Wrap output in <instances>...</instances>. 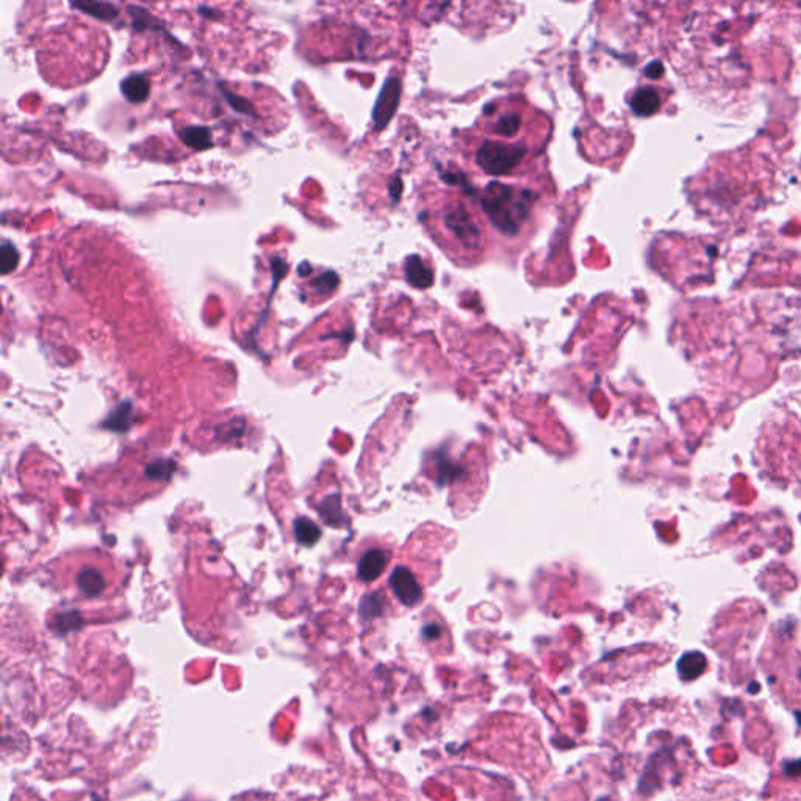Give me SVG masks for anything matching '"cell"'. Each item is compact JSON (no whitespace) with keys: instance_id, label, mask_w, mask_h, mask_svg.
Masks as SVG:
<instances>
[{"instance_id":"9","label":"cell","mask_w":801,"mask_h":801,"mask_svg":"<svg viewBox=\"0 0 801 801\" xmlns=\"http://www.w3.org/2000/svg\"><path fill=\"white\" fill-rule=\"evenodd\" d=\"M121 91L129 102L141 104L149 97L151 83L148 80V77H144L141 74H132L129 75L127 79L122 80Z\"/></svg>"},{"instance_id":"3","label":"cell","mask_w":801,"mask_h":801,"mask_svg":"<svg viewBox=\"0 0 801 801\" xmlns=\"http://www.w3.org/2000/svg\"><path fill=\"white\" fill-rule=\"evenodd\" d=\"M443 222L446 230L456 238L462 248L473 251L481 246V229L464 205L457 204L446 210L443 214Z\"/></svg>"},{"instance_id":"23","label":"cell","mask_w":801,"mask_h":801,"mask_svg":"<svg viewBox=\"0 0 801 801\" xmlns=\"http://www.w3.org/2000/svg\"><path fill=\"white\" fill-rule=\"evenodd\" d=\"M423 634H425V637H426V638H429V641H430V638H437V637H440V634H442V629H440V628H438L437 625H429V626H426V628H425V631H423Z\"/></svg>"},{"instance_id":"18","label":"cell","mask_w":801,"mask_h":801,"mask_svg":"<svg viewBox=\"0 0 801 801\" xmlns=\"http://www.w3.org/2000/svg\"><path fill=\"white\" fill-rule=\"evenodd\" d=\"M495 134L504 138H512L518 134L521 126V116L518 113H504L498 116V119L493 124Z\"/></svg>"},{"instance_id":"2","label":"cell","mask_w":801,"mask_h":801,"mask_svg":"<svg viewBox=\"0 0 801 801\" xmlns=\"http://www.w3.org/2000/svg\"><path fill=\"white\" fill-rule=\"evenodd\" d=\"M526 149L501 141H484L476 152V163L485 174L506 175L525 158Z\"/></svg>"},{"instance_id":"21","label":"cell","mask_w":801,"mask_h":801,"mask_svg":"<svg viewBox=\"0 0 801 801\" xmlns=\"http://www.w3.org/2000/svg\"><path fill=\"white\" fill-rule=\"evenodd\" d=\"M175 464L173 460H156L146 469V474L152 481H166L174 473Z\"/></svg>"},{"instance_id":"15","label":"cell","mask_w":801,"mask_h":801,"mask_svg":"<svg viewBox=\"0 0 801 801\" xmlns=\"http://www.w3.org/2000/svg\"><path fill=\"white\" fill-rule=\"evenodd\" d=\"M385 607H387V599H385L383 593H371V595H366L360 601V617L361 620H373L376 617H381Z\"/></svg>"},{"instance_id":"5","label":"cell","mask_w":801,"mask_h":801,"mask_svg":"<svg viewBox=\"0 0 801 801\" xmlns=\"http://www.w3.org/2000/svg\"><path fill=\"white\" fill-rule=\"evenodd\" d=\"M400 97V82L391 77L385 82L379 100L374 107V122L377 129H383L395 114Z\"/></svg>"},{"instance_id":"17","label":"cell","mask_w":801,"mask_h":801,"mask_svg":"<svg viewBox=\"0 0 801 801\" xmlns=\"http://www.w3.org/2000/svg\"><path fill=\"white\" fill-rule=\"evenodd\" d=\"M75 9L82 10L83 13L89 14V16L100 19V21H111L118 16V9L111 4L107 2H85V4H72Z\"/></svg>"},{"instance_id":"22","label":"cell","mask_w":801,"mask_h":801,"mask_svg":"<svg viewBox=\"0 0 801 801\" xmlns=\"http://www.w3.org/2000/svg\"><path fill=\"white\" fill-rule=\"evenodd\" d=\"M337 285H338V277H337L335 273H326V274L320 276L318 279L313 280V287L321 293L332 291L337 287Z\"/></svg>"},{"instance_id":"7","label":"cell","mask_w":801,"mask_h":801,"mask_svg":"<svg viewBox=\"0 0 801 801\" xmlns=\"http://www.w3.org/2000/svg\"><path fill=\"white\" fill-rule=\"evenodd\" d=\"M405 279L412 287L426 290L434 283V273L418 256L405 260Z\"/></svg>"},{"instance_id":"11","label":"cell","mask_w":801,"mask_h":801,"mask_svg":"<svg viewBox=\"0 0 801 801\" xmlns=\"http://www.w3.org/2000/svg\"><path fill=\"white\" fill-rule=\"evenodd\" d=\"M318 512L321 513L322 520L330 526L338 528V526H344L346 523H348V518H346V515L342 509L340 496L338 495H332L322 501L321 506L318 507Z\"/></svg>"},{"instance_id":"19","label":"cell","mask_w":801,"mask_h":801,"mask_svg":"<svg viewBox=\"0 0 801 801\" xmlns=\"http://www.w3.org/2000/svg\"><path fill=\"white\" fill-rule=\"evenodd\" d=\"M19 263V252L16 246H13L10 241H4L2 248H0V271L4 276L10 274L11 271L18 268Z\"/></svg>"},{"instance_id":"1","label":"cell","mask_w":801,"mask_h":801,"mask_svg":"<svg viewBox=\"0 0 801 801\" xmlns=\"http://www.w3.org/2000/svg\"><path fill=\"white\" fill-rule=\"evenodd\" d=\"M482 210L491 224L506 235H517L529 218L533 192L504 183H490L481 195Z\"/></svg>"},{"instance_id":"14","label":"cell","mask_w":801,"mask_h":801,"mask_svg":"<svg viewBox=\"0 0 801 801\" xmlns=\"http://www.w3.org/2000/svg\"><path fill=\"white\" fill-rule=\"evenodd\" d=\"M182 141L191 149L204 151L212 146V135L207 127H187L179 132Z\"/></svg>"},{"instance_id":"20","label":"cell","mask_w":801,"mask_h":801,"mask_svg":"<svg viewBox=\"0 0 801 801\" xmlns=\"http://www.w3.org/2000/svg\"><path fill=\"white\" fill-rule=\"evenodd\" d=\"M80 626H82V617H80V614L75 612V611L65 612V614L58 615L55 621H53V625H52V628L60 634H67V633H71V631L79 629Z\"/></svg>"},{"instance_id":"4","label":"cell","mask_w":801,"mask_h":801,"mask_svg":"<svg viewBox=\"0 0 801 801\" xmlns=\"http://www.w3.org/2000/svg\"><path fill=\"white\" fill-rule=\"evenodd\" d=\"M390 587L395 593V596L407 607L417 606L423 598L421 585L418 584L417 577L413 576L409 568L398 567L395 572L390 574Z\"/></svg>"},{"instance_id":"6","label":"cell","mask_w":801,"mask_h":801,"mask_svg":"<svg viewBox=\"0 0 801 801\" xmlns=\"http://www.w3.org/2000/svg\"><path fill=\"white\" fill-rule=\"evenodd\" d=\"M388 564V552L383 550H369L359 560L357 574L364 582H373L379 577Z\"/></svg>"},{"instance_id":"24","label":"cell","mask_w":801,"mask_h":801,"mask_svg":"<svg viewBox=\"0 0 801 801\" xmlns=\"http://www.w3.org/2000/svg\"><path fill=\"white\" fill-rule=\"evenodd\" d=\"M660 72H662V66L659 63H653L651 66L646 67V74H648V77H659L658 74Z\"/></svg>"},{"instance_id":"13","label":"cell","mask_w":801,"mask_h":801,"mask_svg":"<svg viewBox=\"0 0 801 801\" xmlns=\"http://www.w3.org/2000/svg\"><path fill=\"white\" fill-rule=\"evenodd\" d=\"M706 668V658L701 653H687L677 662L682 680H695Z\"/></svg>"},{"instance_id":"16","label":"cell","mask_w":801,"mask_h":801,"mask_svg":"<svg viewBox=\"0 0 801 801\" xmlns=\"http://www.w3.org/2000/svg\"><path fill=\"white\" fill-rule=\"evenodd\" d=\"M295 535H296V540L300 545L310 546V545H315L320 540L321 530L312 520L298 518L295 521Z\"/></svg>"},{"instance_id":"8","label":"cell","mask_w":801,"mask_h":801,"mask_svg":"<svg viewBox=\"0 0 801 801\" xmlns=\"http://www.w3.org/2000/svg\"><path fill=\"white\" fill-rule=\"evenodd\" d=\"M75 584L85 596H97L105 590V577L97 568H82L75 577Z\"/></svg>"},{"instance_id":"10","label":"cell","mask_w":801,"mask_h":801,"mask_svg":"<svg viewBox=\"0 0 801 801\" xmlns=\"http://www.w3.org/2000/svg\"><path fill=\"white\" fill-rule=\"evenodd\" d=\"M660 105V99L656 89L653 88H638L633 99H631V109L638 116H650V114L656 113Z\"/></svg>"},{"instance_id":"12","label":"cell","mask_w":801,"mask_h":801,"mask_svg":"<svg viewBox=\"0 0 801 801\" xmlns=\"http://www.w3.org/2000/svg\"><path fill=\"white\" fill-rule=\"evenodd\" d=\"M134 418V405L127 400V403H122L116 409L111 410V413L107 417L104 426L111 430H116V432H124V430L132 426Z\"/></svg>"}]
</instances>
